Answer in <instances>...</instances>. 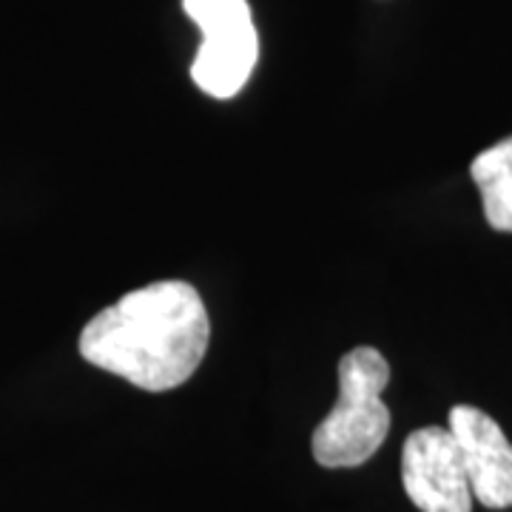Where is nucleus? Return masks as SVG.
Instances as JSON below:
<instances>
[{"label": "nucleus", "instance_id": "1", "mask_svg": "<svg viewBox=\"0 0 512 512\" xmlns=\"http://www.w3.org/2000/svg\"><path fill=\"white\" fill-rule=\"evenodd\" d=\"M211 319L200 291L180 279L128 291L83 328L77 348L89 365L128 384L165 393L185 384L205 359Z\"/></svg>", "mask_w": 512, "mask_h": 512}, {"label": "nucleus", "instance_id": "2", "mask_svg": "<svg viewBox=\"0 0 512 512\" xmlns=\"http://www.w3.org/2000/svg\"><path fill=\"white\" fill-rule=\"evenodd\" d=\"M387 382L390 365L382 350L362 345L342 356L339 399L313 430L311 450L316 464L348 470L376 456L390 433V410L382 402Z\"/></svg>", "mask_w": 512, "mask_h": 512}, {"label": "nucleus", "instance_id": "3", "mask_svg": "<svg viewBox=\"0 0 512 512\" xmlns=\"http://www.w3.org/2000/svg\"><path fill=\"white\" fill-rule=\"evenodd\" d=\"M183 9L202 32L191 80L208 97H237L259 60V35L248 0H183Z\"/></svg>", "mask_w": 512, "mask_h": 512}, {"label": "nucleus", "instance_id": "4", "mask_svg": "<svg viewBox=\"0 0 512 512\" xmlns=\"http://www.w3.org/2000/svg\"><path fill=\"white\" fill-rule=\"evenodd\" d=\"M402 484L421 512H473V490L447 427L413 430L402 447Z\"/></svg>", "mask_w": 512, "mask_h": 512}, {"label": "nucleus", "instance_id": "5", "mask_svg": "<svg viewBox=\"0 0 512 512\" xmlns=\"http://www.w3.org/2000/svg\"><path fill=\"white\" fill-rule=\"evenodd\" d=\"M447 430L456 436L478 504L487 510L512 507V444L498 421L473 404H456Z\"/></svg>", "mask_w": 512, "mask_h": 512}, {"label": "nucleus", "instance_id": "6", "mask_svg": "<svg viewBox=\"0 0 512 512\" xmlns=\"http://www.w3.org/2000/svg\"><path fill=\"white\" fill-rule=\"evenodd\" d=\"M470 177L481 191L487 225L512 234V134L478 154L470 165Z\"/></svg>", "mask_w": 512, "mask_h": 512}]
</instances>
